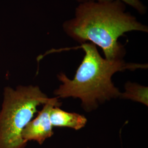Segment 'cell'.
I'll use <instances>...</instances> for the list:
<instances>
[{"label":"cell","mask_w":148,"mask_h":148,"mask_svg":"<svg viewBox=\"0 0 148 148\" xmlns=\"http://www.w3.org/2000/svg\"><path fill=\"white\" fill-rule=\"evenodd\" d=\"M63 29L77 42L89 41L101 47L109 60L122 59L125 50L118 40L126 32H148L119 0L79 3L75 16L64 23Z\"/></svg>","instance_id":"6da1fadb"},{"label":"cell","mask_w":148,"mask_h":148,"mask_svg":"<svg viewBox=\"0 0 148 148\" xmlns=\"http://www.w3.org/2000/svg\"><path fill=\"white\" fill-rule=\"evenodd\" d=\"M79 47L85 54L74 79H69L63 73L59 75L62 84L54 95L58 98H79L82 106L88 110L96 108L99 102L120 98L121 93L111 81L115 73L147 68V65L127 63L123 59L109 60L103 58L92 43H84Z\"/></svg>","instance_id":"7a4b0ae2"},{"label":"cell","mask_w":148,"mask_h":148,"mask_svg":"<svg viewBox=\"0 0 148 148\" xmlns=\"http://www.w3.org/2000/svg\"><path fill=\"white\" fill-rule=\"evenodd\" d=\"M49 98L37 86L8 87L0 111V148H25L22 132L37 111Z\"/></svg>","instance_id":"3957f363"},{"label":"cell","mask_w":148,"mask_h":148,"mask_svg":"<svg viewBox=\"0 0 148 148\" xmlns=\"http://www.w3.org/2000/svg\"><path fill=\"white\" fill-rule=\"evenodd\" d=\"M60 105L57 97L49 98L43 104L42 109L38 112L37 117L29 122L23 130L22 138L25 142L34 140L42 144L46 139L53 135V126L51 122L50 114L54 107Z\"/></svg>","instance_id":"277c9868"},{"label":"cell","mask_w":148,"mask_h":148,"mask_svg":"<svg viewBox=\"0 0 148 148\" xmlns=\"http://www.w3.org/2000/svg\"><path fill=\"white\" fill-rule=\"evenodd\" d=\"M51 122L53 126L66 127L78 130L85 126L87 119L77 113L68 112L55 106L50 114Z\"/></svg>","instance_id":"5b68a950"},{"label":"cell","mask_w":148,"mask_h":148,"mask_svg":"<svg viewBox=\"0 0 148 148\" xmlns=\"http://www.w3.org/2000/svg\"><path fill=\"white\" fill-rule=\"evenodd\" d=\"M120 98L130 99L148 106V88L133 84L126 85V91L121 93Z\"/></svg>","instance_id":"8992f818"},{"label":"cell","mask_w":148,"mask_h":148,"mask_svg":"<svg viewBox=\"0 0 148 148\" xmlns=\"http://www.w3.org/2000/svg\"><path fill=\"white\" fill-rule=\"evenodd\" d=\"M77 2L79 3H83L86 2L90 1H97V2H101V1H114V0H76ZM123 2L125 4L128 5L131 7L135 9L139 14H143L146 13L147 7L144 5L143 3L140 0H119Z\"/></svg>","instance_id":"52a82bcc"}]
</instances>
